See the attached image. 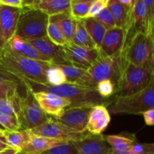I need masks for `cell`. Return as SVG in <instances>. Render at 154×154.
Masks as SVG:
<instances>
[{"instance_id": "1", "label": "cell", "mask_w": 154, "mask_h": 154, "mask_svg": "<svg viewBox=\"0 0 154 154\" xmlns=\"http://www.w3.org/2000/svg\"><path fill=\"white\" fill-rule=\"evenodd\" d=\"M0 65L17 77L21 81L38 84H48L46 72L50 63L32 60L12 51L5 45L0 52Z\"/></svg>"}, {"instance_id": "2", "label": "cell", "mask_w": 154, "mask_h": 154, "mask_svg": "<svg viewBox=\"0 0 154 154\" xmlns=\"http://www.w3.org/2000/svg\"><path fill=\"white\" fill-rule=\"evenodd\" d=\"M24 87H27L32 92L45 91L60 96L71 101L70 107L83 105H105L106 99L98 94L95 89L66 83L60 86H51L49 84H38L23 81Z\"/></svg>"}, {"instance_id": "3", "label": "cell", "mask_w": 154, "mask_h": 154, "mask_svg": "<svg viewBox=\"0 0 154 154\" xmlns=\"http://www.w3.org/2000/svg\"><path fill=\"white\" fill-rule=\"evenodd\" d=\"M154 81V71L128 63L118 57V74L114 87L116 96H125L141 91Z\"/></svg>"}, {"instance_id": "4", "label": "cell", "mask_w": 154, "mask_h": 154, "mask_svg": "<svg viewBox=\"0 0 154 154\" xmlns=\"http://www.w3.org/2000/svg\"><path fill=\"white\" fill-rule=\"evenodd\" d=\"M120 57L133 66L154 71V35H134L123 45Z\"/></svg>"}, {"instance_id": "5", "label": "cell", "mask_w": 154, "mask_h": 154, "mask_svg": "<svg viewBox=\"0 0 154 154\" xmlns=\"http://www.w3.org/2000/svg\"><path fill=\"white\" fill-rule=\"evenodd\" d=\"M154 108V81L146 88L134 94L116 96L111 102L108 112L112 114H142Z\"/></svg>"}, {"instance_id": "6", "label": "cell", "mask_w": 154, "mask_h": 154, "mask_svg": "<svg viewBox=\"0 0 154 154\" xmlns=\"http://www.w3.org/2000/svg\"><path fill=\"white\" fill-rule=\"evenodd\" d=\"M49 17L38 9L23 8L18 20L15 35L32 41L47 36Z\"/></svg>"}, {"instance_id": "7", "label": "cell", "mask_w": 154, "mask_h": 154, "mask_svg": "<svg viewBox=\"0 0 154 154\" xmlns=\"http://www.w3.org/2000/svg\"><path fill=\"white\" fill-rule=\"evenodd\" d=\"M25 88V96L20 98V122L22 130H30L45 123L50 116L40 108L32 91L29 87Z\"/></svg>"}, {"instance_id": "8", "label": "cell", "mask_w": 154, "mask_h": 154, "mask_svg": "<svg viewBox=\"0 0 154 154\" xmlns=\"http://www.w3.org/2000/svg\"><path fill=\"white\" fill-rule=\"evenodd\" d=\"M30 132L37 136L72 142L81 141L89 135L87 132H79L70 129L52 117H50L49 119L41 126L30 129Z\"/></svg>"}, {"instance_id": "9", "label": "cell", "mask_w": 154, "mask_h": 154, "mask_svg": "<svg viewBox=\"0 0 154 154\" xmlns=\"http://www.w3.org/2000/svg\"><path fill=\"white\" fill-rule=\"evenodd\" d=\"M119 54L106 57L99 55L93 64L87 69L90 81L96 88L98 83L104 80L109 79L115 84L118 74Z\"/></svg>"}, {"instance_id": "10", "label": "cell", "mask_w": 154, "mask_h": 154, "mask_svg": "<svg viewBox=\"0 0 154 154\" xmlns=\"http://www.w3.org/2000/svg\"><path fill=\"white\" fill-rule=\"evenodd\" d=\"M94 106V105H83L69 107L64 110L61 116L54 118L77 132H86L89 114Z\"/></svg>"}, {"instance_id": "11", "label": "cell", "mask_w": 154, "mask_h": 154, "mask_svg": "<svg viewBox=\"0 0 154 154\" xmlns=\"http://www.w3.org/2000/svg\"><path fill=\"white\" fill-rule=\"evenodd\" d=\"M32 93L42 111L54 118L61 116L64 110L72 105L70 100L54 93L45 91L32 92Z\"/></svg>"}, {"instance_id": "12", "label": "cell", "mask_w": 154, "mask_h": 154, "mask_svg": "<svg viewBox=\"0 0 154 154\" xmlns=\"http://www.w3.org/2000/svg\"><path fill=\"white\" fill-rule=\"evenodd\" d=\"M63 51L70 66L87 70L99 57L97 49H87L69 43L63 47Z\"/></svg>"}, {"instance_id": "13", "label": "cell", "mask_w": 154, "mask_h": 154, "mask_svg": "<svg viewBox=\"0 0 154 154\" xmlns=\"http://www.w3.org/2000/svg\"><path fill=\"white\" fill-rule=\"evenodd\" d=\"M124 45L137 33L147 34L146 11L143 0H135L124 29Z\"/></svg>"}, {"instance_id": "14", "label": "cell", "mask_w": 154, "mask_h": 154, "mask_svg": "<svg viewBox=\"0 0 154 154\" xmlns=\"http://www.w3.org/2000/svg\"><path fill=\"white\" fill-rule=\"evenodd\" d=\"M30 44L42 55L50 60V63L56 66H70L63 51V47L57 46L51 42L48 36L29 41Z\"/></svg>"}, {"instance_id": "15", "label": "cell", "mask_w": 154, "mask_h": 154, "mask_svg": "<svg viewBox=\"0 0 154 154\" xmlns=\"http://www.w3.org/2000/svg\"><path fill=\"white\" fill-rule=\"evenodd\" d=\"M124 32L122 29L114 27L107 30L102 44L98 49L99 56L112 57L119 54L124 45Z\"/></svg>"}, {"instance_id": "16", "label": "cell", "mask_w": 154, "mask_h": 154, "mask_svg": "<svg viewBox=\"0 0 154 154\" xmlns=\"http://www.w3.org/2000/svg\"><path fill=\"white\" fill-rule=\"evenodd\" d=\"M20 13V9L5 5L0 7V31L5 45L15 35Z\"/></svg>"}, {"instance_id": "17", "label": "cell", "mask_w": 154, "mask_h": 154, "mask_svg": "<svg viewBox=\"0 0 154 154\" xmlns=\"http://www.w3.org/2000/svg\"><path fill=\"white\" fill-rule=\"evenodd\" d=\"M111 122V115L105 105H96L89 114L86 131L93 135H102Z\"/></svg>"}, {"instance_id": "18", "label": "cell", "mask_w": 154, "mask_h": 154, "mask_svg": "<svg viewBox=\"0 0 154 154\" xmlns=\"http://www.w3.org/2000/svg\"><path fill=\"white\" fill-rule=\"evenodd\" d=\"M23 8L38 9L48 17L69 13V0H23Z\"/></svg>"}, {"instance_id": "19", "label": "cell", "mask_w": 154, "mask_h": 154, "mask_svg": "<svg viewBox=\"0 0 154 154\" xmlns=\"http://www.w3.org/2000/svg\"><path fill=\"white\" fill-rule=\"evenodd\" d=\"M77 154H110L111 148L103 138V135L89 134L81 141L74 142Z\"/></svg>"}, {"instance_id": "20", "label": "cell", "mask_w": 154, "mask_h": 154, "mask_svg": "<svg viewBox=\"0 0 154 154\" xmlns=\"http://www.w3.org/2000/svg\"><path fill=\"white\" fill-rule=\"evenodd\" d=\"M6 45L12 51L27 58L50 63V60L45 56L42 55L29 42L17 35H14Z\"/></svg>"}, {"instance_id": "21", "label": "cell", "mask_w": 154, "mask_h": 154, "mask_svg": "<svg viewBox=\"0 0 154 154\" xmlns=\"http://www.w3.org/2000/svg\"><path fill=\"white\" fill-rule=\"evenodd\" d=\"M66 142L69 141H60V140L33 135L29 143L21 150L20 153L26 154H42L55 146L65 144Z\"/></svg>"}, {"instance_id": "22", "label": "cell", "mask_w": 154, "mask_h": 154, "mask_svg": "<svg viewBox=\"0 0 154 154\" xmlns=\"http://www.w3.org/2000/svg\"><path fill=\"white\" fill-rule=\"evenodd\" d=\"M103 138L113 151L116 153H124L130 150L137 142L135 135L133 134L108 135H103Z\"/></svg>"}, {"instance_id": "23", "label": "cell", "mask_w": 154, "mask_h": 154, "mask_svg": "<svg viewBox=\"0 0 154 154\" xmlns=\"http://www.w3.org/2000/svg\"><path fill=\"white\" fill-rule=\"evenodd\" d=\"M65 73L67 83L77 84L89 88L95 89L96 87L90 81L87 71L72 66H59Z\"/></svg>"}, {"instance_id": "24", "label": "cell", "mask_w": 154, "mask_h": 154, "mask_svg": "<svg viewBox=\"0 0 154 154\" xmlns=\"http://www.w3.org/2000/svg\"><path fill=\"white\" fill-rule=\"evenodd\" d=\"M2 135L5 139V142L11 148L17 150L20 153L21 150L29 143L32 138V133L30 130L4 131Z\"/></svg>"}, {"instance_id": "25", "label": "cell", "mask_w": 154, "mask_h": 154, "mask_svg": "<svg viewBox=\"0 0 154 154\" xmlns=\"http://www.w3.org/2000/svg\"><path fill=\"white\" fill-rule=\"evenodd\" d=\"M49 21L56 23L61 29L66 41L69 43L72 42L76 20L70 16L69 13H63L49 17Z\"/></svg>"}, {"instance_id": "26", "label": "cell", "mask_w": 154, "mask_h": 154, "mask_svg": "<svg viewBox=\"0 0 154 154\" xmlns=\"http://www.w3.org/2000/svg\"><path fill=\"white\" fill-rule=\"evenodd\" d=\"M82 21L86 31L94 42L96 49L98 50L103 40V38L107 31L106 29L94 17L85 18L82 20Z\"/></svg>"}, {"instance_id": "27", "label": "cell", "mask_w": 154, "mask_h": 154, "mask_svg": "<svg viewBox=\"0 0 154 154\" xmlns=\"http://www.w3.org/2000/svg\"><path fill=\"white\" fill-rule=\"evenodd\" d=\"M107 8L114 18L116 27L122 29L123 30L124 29L129 15L132 8L127 10L119 0H109Z\"/></svg>"}, {"instance_id": "28", "label": "cell", "mask_w": 154, "mask_h": 154, "mask_svg": "<svg viewBox=\"0 0 154 154\" xmlns=\"http://www.w3.org/2000/svg\"><path fill=\"white\" fill-rule=\"evenodd\" d=\"M71 43L87 49H96V45L86 31L82 20H76L75 32Z\"/></svg>"}, {"instance_id": "29", "label": "cell", "mask_w": 154, "mask_h": 154, "mask_svg": "<svg viewBox=\"0 0 154 154\" xmlns=\"http://www.w3.org/2000/svg\"><path fill=\"white\" fill-rule=\"evenodd\" d=\"M20 98L19 91L4 98H0V113L16 116L20 120Z\"/></svg>"}, {"instance_id": "30", "label": "cell", "mask_w": 154, "mask_h": 154, "mask_svg": "<svg viewBox=\"0 0 154 154\" xmlns=\"http://www.w3.org/2000/svg\"><path fill=\"white\" fill-rule=\"evenodd\" d=\"M93 1V0H70V16L75 20L85 19Z\"/></svg>"}, {"instance_id": "31", "label": "cell", "mask_w": 154, "mask_h": 154, "mask_svg": "<svg viewBox=\"0 0 154 154\" xmlns=\"http://www.w3.org/2000/svg\"><path fill=\"white\" fill-rule=\"evenodd\" d=\"M48 83L51 86H60L67 83L66 77L63 69L59 66L51 65L46 72Z\"/></svg>"}, {"instance_id": "32", "label": "cell", "mask_w": 154, "mask_h": 154, "mask_svg": "<svg viewBox=\"0 0 154 154\" xmlns=\"http://www.w3.org/2000/svg\"><path fill=\"white\" fill-rule=\"evenodd\" d=\"M47 36L54 45L60 47H64L69 44L63 35L61 29L56 23L49 21L47 28Z\"/></svg>"}, {"instance_id": "33", "label": "cell", "mask_w": 154, "mask_h": 154, "mask_svg": "<svg viewBox=\"0 0 154 154\" xmlns=\"http://www.w3.org/2000/svg\"><path fill=\"white\" fill-rule=\"evenodd\" d=\"M0 124L7 131L21 130L20 122L16 116L0 113Z\"/></svg>"}, {"instance_id": "34", "label": "cell", "mask_w": 154, "mask_h": 154, "mask_svg": "<svg viewBox=\"0 0 154 154\" xmlns=\"http://www.w3.org/2000/svg\"><path fill=\"white\" fill-rule=\"evenodd\" d=\"M146 11V20H147V35H154V1L153 0H143Z\"/></svg>"}, {"instance_id": "35", "label": "cell", "mask_w": 154, "mask_h": 154, "mask_svg": "<svg viewBox=\"0 0 154 154\" xmlns=\"http://www.w3.org/2000/svg\"><path fill=\"white\" fill-rule=\"evenodd\" d=\"M110 154H154V145L153 144H139L136 142L130 150L124 153H116L111 149Z\"/></svg>"}, {"instance_id": "36", "label": "cell", "mask_w": 154, "mask_h": 154, "mask_svg": "<svg viewBox=\"0 0 154 154\" xmlns=\"http://www.w3.org/2000/svg\"><path fill=\"white\" fill-rule=\"evenodd\" d=\"M114 90H115L114 84L109 79L100 81L96 86V91L98 94L105 99L111 97L114 93Z\"/></svg>"}, {"instance_id": "37", "label": "cell", "mask_w": 154, "mask_h": 154, "mask_svg": "<svg viewBox=\"0 0 154 154\" xmlns=\"http://www.w3.org/2000/svg\"><path fill=\"white\" fill-rule=\"evenodd\" d=\"M42 154H77V150L74 142L69 141L65 144L55 146Z\"/></svg>"}, {"instance_id": "38", "label": "cell", "mask_w": 154, "mask_h": 154, "mask_svg": "<svg viewBox=\"0 0 154 154\" xmlns=\"http://www.w3.org/2000/svg\"><path fill=\"white\" fill-rule=\"evenodd\" d=\"M94 18L97 20L100 23H102L103 26L106 29V30L111 29L116 26L114 18H113L112 15L108 9V8L102 10L100 13L95 16Z\"/></svg>"}, {"instance_id": "39", "label": "cell", "mask_w": 154, "mask_h": 154, "mask_svg": "<svg viewBox=\"0 0 154 154\" xmlns=\"http://www.w3.org/2000/svg\"><path fill=\"white\" fill-rule=\"evenodd\" d=\"M108 2L109 0H93L86 18L94 17L96 16L102 10L108 7Z\"/></svg>"}, {"instance_id": "40", "label": "cell", "mask_w": 154, "mask_h": 154, "mask_svg": "<svg viewBox=\"0 0 154 154\" xmlns=\"http://www.w3.org/2000/svg\"><path fill=\"white\" fill-rule=\"evenodd\" d=\"M0 83H15L19 85H24L22 81L14 74L0 65Z\"/></svg>"}, {"instance_id": "41", "label": "cell", "mask_w": 154, "mask_h": 154, "mask_svg": "<svg viewBox=\"0 0 154 154\" xmlns=\"http://www.w3.org/2000/svg\"><path fill=\"white\" fill-rule=\"evenodd\" d=\"M19 86L15 83H0V98L6 97L18 92Z\"/></svg>"}, {"instance_id": "42", "label": "cell", "mask_w": 154, "mask_h": 154, "mask_svg": "<svg viewBox=\"0 0 154 154\" xmlns=\"http://www.w3.org/2000/svg\"><path fill=\"white\" fill-rule=\"evenodd\" d=\"M2 5L8 6L22 10L23 8V0H0Z\"/></svg>"}, {"instance_id": "43", "label": "cell", "mask_w": 154, "mask_h": 154, "mask_svg": "<svg viewBox=\"0 0 154 154\" xmlns=\"http://www.w3.org/2000/svg\"><path fill=\"white\" fill-rule=\"evenodd\" d=\"M142 114L144 116L146 125L153 126L154 125V108H151V109L144 111Z\"/></svg>"}, {"instance_id": "44", "label": "cell", "mask_w": 154, "mask_h": 154, "mask_svg": "<svg viewBox=\"0 0 154 154\" xmlns=\"http://www.w3.org/2000/svg\"><path fill=\"white\" fill-rule=\"evenodd\" d=\"M119 1L127 10L132 9L135 2V0H119Z\"/></svg>"}, {"instance_id": "45", "label": "cell", "mask_w": 154, "mask_h": 154, "mask_svg": "<svg viewBox=\"0 0 154 154\" xmlns=\"http://www.w3.org/2000/svg\"><path fill=\"white\" fill-rule=\"evenodd\" d=\"M17 153H19V152H18L17 150H14V149L13 148H11V147L5 149V150L0 152V154H17Z\"/></svg>"}, {"instance_id": "46", "label": "cell", "mask_w": 154, "mask_h": 154, "mask_svg": "<svg viewBox=\"0 0 154 154\" xmlns=\"http://www.w3.org/2000/svg\"><path fill=\"white\" fill-rule=\"evenodd\" d=\"M9 146L5 142H2V141H0V152L2 151V150H5V149L7 148H9Z\"/></svg>"}, {"instance_id": "47", "label": "cell", "mask_w": 154, "mask_h": 154, "mask_svg": "<svg viewBox=\"0 0 154 154\" xmlns=\"http://www.w3.org/2000/svg\"><path fill=\"white\" fill-rule=\"evenodd\" d=\"M3 132H4V131H3ZM0 141H2V142L6 143L5 142V139L4 136H3L2 132V131H0Z\"/></svg>"}, {"instance_id": "48", "label": "cell", "mask_w": 154, "mask_h": 154, "mask_svg": "<svg viewBox=\"0 0 154 154\" xmlns=\"http://www.w3.org/2000/svg\"><path fill=\"white\" fill-rule=\"evenodd\" d=\"M5 44L4 42H3V40H2V35H1V31H0V46H1V48H2L3 47H4Z\"/></svg>"}, {"instance_id": "49", "label": "cell", "mask_w": 154, "mask_h": 154, "mask_svg": "<svg viewBox=\"0 0 154 154\" xmlns=\"http://www.w3.org/2000/svg\"><path fill=\"white\" fill-rule=\"evenodd\" d=\"M0 131H2V132H3V131H5V129L2 126L1 124H0Z\"/></svg>"}, {"instance_id": "50", "label": "cell", "mask_w": 154, "mask_h": 154, "mask_svg": "<svg viewBox=\"0 0 154 154\" xmlns=\"http://www.w3.org/2000/svg\"><path fill=\"white\" fill-rule=\"evenodd\" d=\"M17 154H26V153H17Z\"/></svg>"}, {"instance_id": "51", "label": "cell", "mask_w": 154, "mask_h": 154, "mask_svg": "<svg viewBox=\"0 0 154 154\" xmlns=\"http://www.w3.org/2000/svg\"><path fill=\"white\" fill-rule=\"evenodd\" d=\"M1 50H2V48H1V46H0V52H1Z\"/></svg>"}, {"instance_id": "52", "label": "cell", "mask_w": 154, "mask_h": 154, "mask_svg": "<svg viewBox=\"0 0 154 154\" xmlns=\"http://www.w3.org/2000/svg\"><path fill=\"white\" fill-rule=\"evenodd\" d=\"M1 6H2V5H1V3H0V7H1Z\"/></svg>"}]
</instances>
